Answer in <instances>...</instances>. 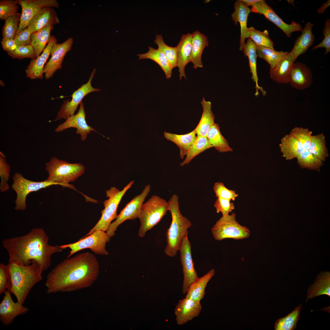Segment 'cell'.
Masks as SVG:
<instances>
[{
    "label": "cell",
    "instance_id": "42",
    "mask_svg": "<svg viewBox=\"0 0 330 330\" xmlns=\"http://www.w3.org/2000/svg\"><path fill=\"white\" fill-rule=\"evenodd\" d=\"M154 42L158 46V49L161 51L167 58L172 70L177 66L178 49L167 45L164 42L162 35H156Z\"/></svg>",
    "mask_w": 330,
    "mask_h": 330
},
{
    "label": "cell",
    "instance_id": "1",
    "mask_svg": "<svg viewBox=\"0 0 330 330\" xmlns=\"http://www.w3.org/2000/svg\"><path fill=\"white\" fill-rule=\"evenodd\" d=\"M99 270L98 261L91 253L67 258L48 274L45 283L46 292H69L89 287L97 280Z\"/></svg>",
    "mask_w": 330,
    "mask_h": 330
},
{
    "label": "cell",
    "instance_id": "44",
    "mask_svg": "<svg viewBox=\"0 0 330 330\" xmlns=\"http://www.w3.org/2000/svg\"><path fill=\"white\" fill-rule=\"evenodd\" d=\"M21 13H17L5 20L2 29L3 38L14 39L20 21Z\"/></svg>",
    "mask_w": 330,
    "mask_h": 330
},
{
    "label": "cell",
    "instance_id": "39",
    "mask_svg": "<svg viewBox=\"0 0 330 330\" xmlns=\"http://www.w3.org/2000/svg\"><path fill=\"white\" fill-rule=\"evenodd\" d=\"M211 148L206 137L196 136L189 148L185 159L180 164L183 166L188 164L194 157L207 149Z\"/></svg>",
    "mask_w": 330,
    "mask_h": 330
},
{
    "label": "cell",
    "instance_id": "47",
    "mask_svg": "<svg viewBox=\"0 0 330 330\" xmlns=\"http://www.w3.org/2000/svg\"><path fill=\"white\" fill-rule=\"evenodd\" d=\"M290 132L301 143L304 151L308 150L312 132L307 128L295 127Z\"/></svg>",
    "mask_w": 330,
    "mask_h": 330
},
{
    "label": "cell",
    "instance_id": "36",
    "mask_svg": "<svg viewBox=\"0 0 330 330\" xmlns=\"http://www.w3.org/2000/svg\"><path fill=\"white\" fill-rule=\"evenodd\" d=\"M53 27L47 26L44 28L32 34L31 36V45L35 52L36 58L41 54L46 47L51 37V31Z\"/></svg>",
    "mask_w": 330,
    "mask_h": 330
},
{
    "label": "cell",
    "instance_id": "21",
    "mask_svg": "<svg viewBox=\"0 0 330 330\" xmlns=\"http://www.w3.org/2000/svg\"><path fill=\"white\" fill-rule=\"evenodd\" d=\"M311 70L300 62L294 64L289 76V83L294 88L303 90L310 87L313 82Z\"/></svg>",
    "mask_w": 330,
    "mask_h": 330
},
{
    "label": "cell",
    "instance_id": "52",
    "mask_svg": "<svg viewBox=\"0 0 330 330\" xmlns=\"http://www.w3.org/2000/svg\"><path fill=\"white\" fill-rule=\"evenodd\" d=\"M31 34L27 27L21 30H17L14 40L18 46L31 45Z\"/></svg>",
    "mask_w": 330,
    "mask_h": 330
},
{
    "label": "cell",
    "instance_id": "23",
    "mask_svg": "<svg viewBox=\"0 0 330 330\" xmlns=\"http://www.w3.org/2000/svg\"><path fill=\"white\" fill-rule=\"evenodd\" d=\"M234 11L232 14V20L235 24L239 22L240 26V51L242 50L245 44V39L249 38V35L247 27L248 15L251 12L250 8L247 6L242 0H237L234 3Z\"/></svg>",
    "mask_w": 330,
    "mask_h": 330
},
{
    "label": "cell",
    "instance_id": "5",
    "mask_svg": "<svg viewBox=\"0 0 330 330\" xmlns=\"http://www.w3.org/2000/svg\"><path fill=\"white\" fill-rule=\"evenodd\" d=\"M48 176L46 180L61 184L63 187L76 190L69 182L75 181L84 172L85 167L81 163H71L53 157L45 164Z\"/></svg>",
    "mask_w": 330,
    "mask_h": 330
},
{
    "label": "cell",
    "instance_id": "53",
    "mask_svg": "<svg viewBox=\"0 0 330 330\" xmlns=\"http://www.w3.org/2000/svg\"><path fill=\"white\" fill-rule=\"evenodd\" d=\"M9 278V267L8 264H0V294H2L8 289Z\"/></svg>",
    "mask_w": 330,
    "mask_h": 330
},
{
    "label": "cell",
    "instance_id": "14",
    "mask_svg": "<svg viewBox=\"0 0 330 330\" xmlns=\"http://www.w3.org/2000/svg\"><path fill=\"white\" fill-rule=\"evenodd\" d=\"M96 71L95 69L93 70L86 83L82 85L73 93L72 95V99L71 101L67 100L64 102L54 121L62 119H66L70 116L74 115L79 105L80 104L83 98L86 95L93 92L100 91V89L94 88L91 85V81Z\"/></svg>",
    "mask_w": 330,
    "mask_h": 330
},
{
    "label": "cell",
    "instance_id": "35",
    "mask_svg": "<svg viewBox=\"0 0 330 330\" xmlns=\"http://www.w3.org/2000/svg\"><path fill=\"white\" fill-rule=\"evenodd\" d=\"M148 52L143 54H138V59H148L151 60L157 63L164 72L167 79L171 77L172 70L170 64L163 52L160 50L156 49L149 46Z\"/></svg>",
    "mask_w": 330,
    "mask_h": 330
},
{
    "label": "cell",
    "instance_id": "33",
    "mask_svg": "<svg viewBox=\"0 0 330 330\" xmlns=\"http://www.w3.org/2000/svg\"><path fill=\"white\" fill-rule=\"evenodd\" d=\"M215 273V270L212 269L203 276L198 277L189 287L185 297L200 302L205 295L208 283Z\"/></svg>",
    "mask_w": 330,
    "mask_h": 330
},
{
    "label": "cell",
    "instance_id": "29",
    "mask_svg": "<svg viewBox=\"0 0 330 330\" xmlns=\"http://www.w3.org/2000/svg\"><path fill=\"white\" fill-rule=\"evenodd\" d=\"M279 146L282 156L286 160L296 158L304 151L302 144L291 132L282 138Z\"/></svg>",
    "mask_w": 330,
    "mask_h": 330
},
{
    "label": "cell",
    "instance_id": "22",
    "mask_svg": "<svg viewBox=\"0 0 330 330\" xmlns=\"http://www.w3.org/2000/svg\"><path fill=\"white\" fill-rule=\"evenodd\" d=\"M60 23L53 8L46 7L41 10L33 18L28 28L32 34L47 26H53Z\"/></svg>",
    "mask_w": 330,
    "mask_h": 330
},
{
    "label": "cell",
    "instance_id": "54",
    "mask_svg": "<svg viewBox=\"0 0 330 330\" xmlns=\"http://www.w3.org/2000/svg\"><path fill=\"white\" fill-rule=\"evenodd\" d=\"M1 43L3 50L7 53L14 51L18 46L13 39L2 38Z\"/></svg>",
    "mask_w": 330,
    "mask_h": 330
},
{
    "label": "cell",
    "instance_id": "7",
    "mask_svg": "<svg viewBox=\"0 0 330 330\" xmlns=\"http://www.w3.org/2000/svg\"><path fill=\"white\" fill-rule=\"evenodd\" d=\"M134 182V181H130L121 190L113 186L106 191V196L108 199L103 202L104 208L101 211L100 218L88 233L82 238L89 235L96 230L107 231L112 221L118 216V207L123 196Z\"/></svg>",
    "mask_w": 330,
    "mask_h": 330
},
{
    "label": "cell",
    "instance_id": "12",
    "mask_svg": "<svg viewBox=\"0 0 330 330\" xmlns=\"http://www.w3.org/2000/svg\"><path fill=\"white\" fill-rule=\"evenodd\" d=\"M188 232L184 236L179 250L182 267L183 280L182 292L184 294L186 293L190 286L198 278L194 267L191 243L188 238Z\"/></svg>",
    "mask_w": 330,
    "mask_h": 330
},
{
    "label": "cell",
    "instance_id": "51",
    "mask_svg": "<svg viewBox=\"0 0 330 330\" xmlns=\"http://www.w3.org/2000/svg\"><path fill=\"white\" fill-rule=\"evenodd\" d=\"M324 38L322 41L317 45L314 46L313 50L320 48H324L325 52L324 55L330 52V20L327 19L325 23L323 31Z\"/></svg>",
    "mask_w": 330,
    "mask_h": 330
},
{
    "label": "cell",
    "instance_id": "15",
    "mask_svg": "<svg viewBox=\"0 0 330 330\" xmlns=\"http://www.w3.org/2000/svg\"><path fill=\"white\" fill-rule=\"evenodd\" d=\"M21 7L20 21L18 30L27 27L33 18L41 10L46 7L58 8L59 6L56 0H17Z\"/></svg>",
    "mask_w": 330,
    "mask_h": 330
},
{
    "label": "cell",
    "instance_id": "3",
    "mask_svg": "<svg viewBox=\"0 0 330 330\" xmlns=\"http://www.w3.org/2000/svg\"><path fill=\"white\" fill-rule=\"evenodd\" d=\"M8 264L9 278L7 290L23 304L31 289L42 279V273L35 262L28 265L14 262Z\"/></svg>",
    "mask_w": 330,
    "mask_h": 330
},
{
    "label": "cell",
    "instance_id": "38",
    "mask_svg": "<svg viewBox=\"0 0 330 330\" xmlns=\"http://www.w3.org/2000/svg\"><path fill=\"white\" fill-rule=\"evenodd\" d=\"M256 51L257 56L266 61L270 65V68H274L289 53L277 51L269 47L257 46H256Z\"/></svg>",
    "mask_w": 330,
    "mask_h": 330
},
{
    "label": "cell",
    "instance_id": "27",
    "mask_svg": "<svg viewBox=\"0 0 330 330\" xmlns=\"http://www.w3.org/2000/svg\"><path fill=\"white\" fill-rule=\"evenodd\" d=\"M313 27V24L307 22L303 29L301 35L295 41L291 52L296 59L300 55L305 53L314 44L315 37L312 32Z\"/></svg>",
    "mask_w": 330,
    "mask_h": 330
},
{
    "label": "cell",
    "instance_id": "40",
    "mask_svg": "<svg viewBox=\"0 0 330 330\" xmlns=\"http://www.w3.org/2000/svg\"><path fill=\"white\" fill-rule=\"evenodd\" d=\"M301 306V304L287 316L278 319L275 323V330H294L300 317Z\"/></svg>",
    "mask_w": 330,
    "mask_h": 330
},
{
    "label": "cell",
    "instance_id": "43",
    "mask_svg": "<svg viewBox=\"0 0 330 330\" xmlns=\"http://www.w3.org/2000/svg\"><path fill=\"white\" fill-rule=\"evenodd\" d=\"M248 31L249 38L252 39L256 46L274 49V42L270 38L267 30L261 31L251 27L248 28Z\"/></svg>",
    "mask_w": 330,
    "mask_h": 330
},
{
    "label": "cell",
    "instance_id": "37",
    "mask_svg": "<svg viewBox=\"0 0 330 330\" xmlns=\"http://www.w3.org/2000/svg\"><path fill=\"white\" fill-rule=\"evenodd\" d=\"M308 150L323 162L325 161L329 154L323 134L312 136Z\"/></svg>",
    "mask_w": 330,
    "mask_h": 330
},
{
    "label": "cell",
    "instance_id": "48",
    "mask_svg": "<svg viewBox=\"0 0 330 330\" xmlns=\"http://www.w3.org/2000/svg\"><path fill=\"white\" fill-rule=\"evenodd\" d=\"M213 189L215 196L217 198L234 201L238 196L235 190L228 189L221 182H215L214 184Z\"/></svg>",
    "mask_w": 330,
    "mask_h": 330
},
{
    "label": "cell",
    "instance_id": "41",
    "mask_svg": "<svg viewBox=\"0 0 330 330\" xmlns=\"http://www.w3.org/2000/svg\"><path fill=\"white\" fill-rule=\"evenodd\" d=\"M296 158L297 163L302 169L319 172L323 165V162L308 150L303 151Z\"/></svg>",
    "mask_w": 330,
    "mask_h": 330
},
{
    "label": "cell",
    "instance_id": "56",
    "mask_svg": "<svg viewBox=\"0 0 330 330\" xmlns=\"http://www.w3.org/2000/svg\"><path fill=\"white\" fill-rule=\"evenodd\" d=\"M245 5L248 7L249 6H252L259 0H242Z\"/></svg>",
    "mask_w": 330,
    "mask_h": 330
},
{
    "label": "cell",
    "instance_id": "9",
    "mask_svg": "<svg viewBox=\"0 0 330 330\" xmlns=\"http://www.w3.org/2000/svg\"><path fill=\"white\" fill-rule=\"evenodd\" d=\"M13 189L16 195L15 203V209L22 211L26 208V200L28 194L53 185H62L60 183L46 180L42 182H34L25 178L20 173L16 172L12 177Z\"/></svg>",
    "mask_w": 330,
    "mask_h": 330
},
{
    "label": "cell",
    "instance_id": "19",
    "mask_svg": "<svg viewBox=\"0 0 330 330\" xmlns=\"http://www.w3.org/2000/svg\"><path fill=\"white\" fill-rule=\"evenodd\" d=\"M200 302L186 297L179 300L174 310L177 324L183 325L198 316L202 309Z\"/></svg>",
    "mask_w": 330,
    "mask_h": 330
},
{
    "label": "cell",
    "instance_id": "28",
    "mask_svg": "<svg viewBox=\"0 0 330 330\" xmlns=\"http://www.w3.org/2000/svg\"><path fill=\"white\" fill-rule=\"evenodd\" d=\"M244 56L248 57L250 72L252 74L251 79L255 83L256 91L255 95L257 96L260 90L263 96H265L266 92L258 84V78L257 71L256 60L257 55L256 51V46L250 38H249L245 43L242 50Z\"/></svg>",
    "mask_w": 330,
    "mask_h": 330
},
{
    "label": "cell",
    "instance_id": "55",
    "mask_svg": "<svg viewBox=\"0 0 330 330\" xmlns=\"http://www.w3.org/2000/svg\"><path fill=\"white\" fill-rule=\"evenodd\" d=\"M330 1L328 0L326 2L324 3L317 10V12L319 14H322L324 13L326 9L330 6Z\"/></svg>",
    "mask_w": 330,
    "mask_h": 330
},
{
    "label": "cell",
    "instance_id": "20",
    "mask_svg": "<svg viewBox=\"0 0 330 330\" xmlns=\"http://www.w3.org/2000/svg\"><path fill=\"white\" fill-rule=\"evenodd\" d=\"M57 39L53 35L50 39L42 53L34 59H31L25 70L27 77L31 79H42L43 78V69L45 63L50 54L52 46L57 43Z\"/></svg>",
    "mask_w": 330,
    "mask_h": 330
},
{
    "label": "cell",
    "instance_id": "17",
    "mask_svg": "<svg viewBox=\"0 0 330 330\" xmlns=\"http://www.w3.org/2000/svg\"><path fill=\"white\" fill-rule=\"evenodd\" d=\"M80 104V108L77 114L70 116L65 122L59 125L55 129V132H59L69 128H75L76 129V133L81 135V139L83 141L86 140L91 131H95L98 133L87 124L82 101Z\"/></svg>",
    "mask_w": 330,
    "mask_h": 330
},
{
    "label": "cell",
    "instance_id": "25",
    "mask_svg": "<svg viewBox=\"0 0 330 330\" xmlns=\"http://www.w3.org/2000/svg\"><path fill=\"white\" fill-rule=\"evenodd\" d=\"M192 38V34L190 33L183 35L177 46L178 49L177 66L180 73V80L182 77L186 79L185 68L186 65L190 62Z\"/></svg>",
    "mask_w": 330,
    "mask_h": 330
},
{
    "label": "cell",
    "instance_id": "6",
    "mask_svg": "<svg viewBox=\"0 0 330 330\" xmlns=\"http://www.w3.org/2000/svg\"><path fill=\"white\" fill-rule=\"evenodd\" d=\"M168 211V202L157 195L152 196L144 203L138 218L140 223L139 236L144 237L148 231L160 221Z\"/></svg>",
    "mask_w": 330,
    "mask_h": 330
},
{
    "label": "cell",
    "instance_id": "13",
    "mask_svg": "<svg viewBox=\"0 0 330 330\" xmlns=\"http://www.w3.org/2000/svg\"><path fill=\"white\" fill-rule=\"evenodd\" d=\"M250 10L251 12L263 15L280 28L287 37L290 38L292 33L294 32L302 31L303 30V28L300 23L293 20L290 24L284 22L265 0H259L252 6Z\"/></svg>",
    "mask_w": 330,
    "mask_h": 330
},
{
    "label": "cell",
    "instance_id": "46",
    "mask_svg": "<svg viewBox=\"0 0 330 330\" xmlns=\"http://www.w3.org/2000/svg\"><path fill=\"white\" fill-rule=\"evenodd\" d=\"M17 0H0V19L5 20L17 13Z\"/></svg>",
    "mask_w": 330,
    "mask_h": 330
},
{
    "label": "cell",
    "instance_id": "50",
    "mask_svg": "<svg viewBox=\"0 0 330 330\" xmlns=\"http://www.w3.org/2000/svg\"><path fill=\"white\" fill-rule=\"evenodd\" d=\"M214 207L217 213L221 212L222 216H224L229 215V213L235 208L234 204L231 202V200L219 198H217L216 199Z\"/></svg>",
    "mask_w": 330,
    "mask_h": 330
},
{
    "label": "cell",
    "instance_id": "16",
    "mask_svg": "<svg viewBox=\"0 0 330 330\" xmlns=\"http://www.w3.org/2000/svg\"><path fill=\"white\" fill-rule=\"evenodd\" d=\"M73 43V38L70 37L61 43H57L53 45L50 52L51 57L43 69L46 79H50L57 70L61 68L64 58L71 50Z\"/></svg>",
    "mask_w": 330,
    "mask_h": 330
},
{
    "label": "cell",
    "instance_id": "34",
    "mask_svg": "<svg viewBox=\"0 0 330 330\" xmlns=\"http://www.w3.org/2000/svg\"><path fill=\"white\" fill-rule=\"evenodd\" d=\"M206 137L211 147H214L219 152H224L233 151L227 140L221 134L220 127L218 124L215 123L211 127L207 133Z\"/></svg>",
    "mask_w": 330,
    "mask_h": 330
},
{
    "label": "cell",
    "instance_id": "26",
    "mask_svg": "<svg viewBox=\"0 0 330 330\" xmlns=\"http://www.w3.org/2000/svg\"><path fill=\"white\" fill-rule=\"evenodd\" d=\"M208 43L207 37L199 31H195L192 34L190 62L193 64L194 68L203 67L202 55L204 48L208 46Z\"/></svg>",
    "mask_w": 330,
    "mask_h": 330
},
{
    "label": "cell",
    "instance_id": "24",
    "mask_svg": "<svg viewBox=\"0 0 330 330\" xmlns=\"http://www.w3.org/2000/svg\"><path fill=\"white\" fill-rule=\"evenodd\" d=\"M296 59L291 52L288 53L274 68L270 69L271 78L279 83H289L290 73Z\"/></svg>",
    "mask_w": 330,
    "mask_h": 330
},
{
    "label": "cell",
    "instance_id": "8",
    "mask_svg": "<svg viewBox=\"0 0 330 330\" xmlns=\"http://www.w3.org/2000/svg\"><path fill=\"white\" fill-rule=\"evenodd\" d=\"M211 231L214 239L218 241L229 238L242 240L249 237L251 235L247 227L237 221L236 214L234 213L222 216L213 226Z\"/></svg>",
    "mask_w": 330,
    "mask_h": 330
},
{
    "label": "cell",
    "instance_id": "45",
    "mask_svg": "<svg viewBox=\"0 0 330 330\" xmlns=\"http://www.w3.org/2000/svg\"><path fill=\"white\" fill-rule=\"evenodd\" d=\"M6 156L1 151L0 152V176L1 179L0 189L1 192L8 190L9 186L8 182L9 178L10 167L7 163Z\"/></svg>",
    "mask_w": 330,
    "mask_h": 330
},
{
    "label": "cell",
    "instance_id": "31",
    "mask_svg": "<svg viewBox=\"0 0 330 330\" xmlns=\"http://www.w3.org/2000/svg\"><path fill=\"white\" fill-rule=\"evenodd\" d=\"M203 111L200 120L195 129L196 136L206 137L207 133L215 123V116L212 110L211 104L203 97L201 102Z\"/></svg>",
    "mask_w": 330,
    "mask_h": 330
},
{
    "label": "cell",
    "instance_id": "57",
    "mask_svg": "<svg viewBox=\"0 0 330 330\" xmlns=\"http://www.w3.org/2000/svg\"><path fill=\"white\" fill-rule=\"evenodd\" d=\"M0 85L2 86H5V84L4 82L2 80H0Z\"/></svg>",
    "mask_w": 330,
    "mask_h": 330
},
{
    "label": "cell",
    "instance_id": "49",
    "mask_svg": "<svg viewBox=\"0 0 330 330\" xmlns=\"http://www.w3.org/2000/svg\"><path fill=\"white\" fill-rule=\"evenodd\" d=\"M8 54L13 58L20 60L25 58H36L34 50L31 45L18 46L15 50L8 52Z\"/></svg>",
    "mask_w": 330,
    "mask_h": 330
},
{
    "label": "cell",
    "instance_id": "30",
    "mask_svg": "<svg viewBox=\"0 0 330 330\" xmlns=\"http://www.w3.org/2000/svg\"><path fill=\"white\" fill-rule=\"evenodd\" d=\"M195 129L184 134H178L165 131L164 136L167 140L174 143L180 149V157L183 159L196 138Z\"/></svg>",
    "mask_w": 330,
    "mask_h": 330
},
{
    "label": "cell",
    "instance_id": "10",
    "mask_svg": "<svg viewBox=\"0 0 330 330\" xmlns=\"http://www.w3.org/2000/svg\"><path fill=\"white\" fill-rule=\"evenodd\" d=\"M105 232L96 230L75 242L60 245V248L62 250L68 248L70 249L68 258L77 252L86 248L90 249L95 254L107 255L109 253L105 248L106 243L110 241V237Z\"/></svg>",
    "mask_w": 330,
    "mask_h": 330
},
{
    "label": "cell",
    "instance_id": "32",
    "mask_svg": "<svg viewBox=\"0 0 330 330\" xmlns=\"http://www.w3.org/2000/svg\"><path fill=\"white\" fill-rule=\"evenodd\" d=\"M322 295L330 297V276L329 272L321 273L316 278L314 283L311 285L307 291V298L309 299Z\"/></svg>",
    "mask_w": 330,
    "mask_h": 330
},
{
    "label": "cell",
    "instance_id": "18",
    "mask_svg": "<svg viewBox=\"0 0 330 330\" xmlns=\"http://www.w3.org/2000/svg\"><path fill=\"white\" fill-rule=\"evenodd\" d=\"M7 290L4 292V295L0 304V320L5 325L11 324L15 318L23 315L29 311V309L18 301L14 302Z\"/></svg>",
    "mask_w": 330,
    "mask_h": 330
},
{
    "label": "cell",
    "instance_id": "11",
    "mask_svg": "<svg viewBox=\"0 0 330 330\" xmlns=\"http://www.w3.org/2000/svg\"><path fill=\"white\" fill-rule=\"evenodd\" d=\"M151 186L146 185L141 193L135 196L120 212L115 221L111 223L106 233L111 238L115 235L118 227L127 220H134L139 217L142 204L149 194Z\"/></svg>",
    "mask_w": 330,
    "mask_h": 330
},
{
    "label": "cell",
    "instance_id": "4",
    "mask_svg": "<svg viewBox=\"0 0 330 330\" xmlns=\"http://www.w3.org/2000/svg\"><path fill=\"white\" fill-rule=\"evenodd\" d=\"M168 204L172 221L166 232L167 245L164 252L167 255L174 257L179 250L184 237L192 225L191 222L183 215L180 211L178 195H173L168 201Z\"/></svg>",
    "mask_w": 330,
    "mask_h": 330
},
{
    "label": "cell",
    "instance_id": "2",
    "mask_svg": "<svg viewBox=\"0 0 330 330\" xmlns=\"http://www.w3.org/2000/svg\"><path fill=\"white\" fill-rule=\"evenodd\" d=\"M49 240L43 228H34L24 235L5 239L2 244L8 253L9 262L28 265L35 262L43 273L50 266L52 255L62 251L60 245H50Z\"/></svg>",
    "mask_w": 330,
    "mask_h": 330
}]
</instances>
